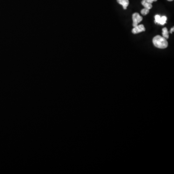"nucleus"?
<instances>
[{
  "label": "nucleus",
  "instance_id": "obj_1",
  "mask_svg": "<svg viewBox=\"0 0 174 174\" xmlns=\"http://www.w3.org/2000/svg\"><path fill=\"white\" fill-rule=\"evenodd\" d=\"M154 46L157 48L164 49L168 47V42L166 39L160 35H157L153 38L152 40Z\"/></svg>",
  "mask_w": 174,
  "mask_h": 174
},
{
  "label": "nucleus",
  "instance_id": "obj_2",
  "mask_svg": "<svg viewBox=\"0 0 174 174\" xmlns=\"http://www.w3.org/2000/svg\"><path fill=\"white\" fill-rule=\"evenodd\" d=\"M133 21V27H136L137 25H138V24L140 22L142 21L143 18L141 16H140V15L138 13H134L132 16Z\"/></svg>",
  "mask_w": 174,
  "mask_h": 174
},
{
  "label": "nucleus",
  "instance_id": "obj_3",
  "mask_svg": "<svg viewBox=\"0 0 174 174\" xmlns=\"http://www.w3.org/2000/svg\"><path fill=\"white\" fill-rule=\"evenodd\" d=\"M145 30L146 29L143 25L140 24L139 25H138L136 27H133L132 30V33L133 34H137L141 32H144Z\"/></svg>",
  "mask_w": 174,
  "mask_h": 174
},
{
  "label": "nucleus",
  "instance_id": "obj_4",
  "mask_svg": "<svg viewBox=\"0 0 174 174\" xmlns=\"http://www.w3.org/2000/svg\"><path fill=\"white\" fill-rule=\"evenodd\" d=\"M117 2H118L119 4L122 5L124 9H127V7L128 6L129 4V0H117Z\"/></svg>",
  "mask_w": 174,
  "mask_h": 174
},
{
  "label": "nucleus",
  "instance_id": "obj_5",
  "mask_svg": "<svg viewBox=\"0 0 174 174\" xmlns=\"http://www.w3.org/2000/svg\"><path fill=\"white\" fill-rule=\"evenodd\" d=\"M141 4L143 5V6H144L145 8H147V9H148L149 10L152 8V4H150L149 2H147L146 1H145L144 0H143L142 1Z\"/></svg>",
  "mask_w": 174,
  "mask_h": 174
},
{
  "label": "nucleus",
  "instance_id": "obj_6",
  "mask_svg": "<svg viewBox=\"0 0 174 174\" xmlns=\"http://www.w3.org/2000/svg\"><path fill=\"white\" fill-rule=\"evenodd\" d=\"M162 32V37H164L166 39L169 38V33H168L167 28H165V27L163 28Z\"/></svg>",
  "mask_w": 174,
  "mask_h": 174
},
{
  "label": "nucleus",
  "instance_id": "obj_7",
  "mask_svg": "<svg viewBox=\"0 0 174 174\" xmlns=\"http://www.w3.org/2000/svg\"><path fill=\"white\" fill-rule=\"evenodd\" d=\"M166 20H167V17L166 16H161L159 24L162 25H164L166 23Z\"/></svg>",
  "mask_w": 174,
  "mask_h": 174
},
{
  "label": "nucleus",
  "instance_id": "obj_8",
  "mask_svg": "<svg viewBox=\"0 0 174 174\" xmlns=\"http://www.w3.org/2000/svg\"><path fill=\"white\" fill-rule=\"evenodd\" d=\"M150 12V10L148 9H147V8H144L141 11V13L142 15L144 16H146Z\"/></svg>",
  "mask_w": 174,
  "mask_h": 174
},
{
  "label": "nucleus",
  "instance_id": "obj_9",
  "mask_svg": "<svg viewBox=\"0 0 174 174\" xmlns=\"http://www.w3.org/2000/svg\"><path fill=\"white\" fill-rule=\"evenodd\" d=\"M161 16L159 15H156L155 16V22L156 23L159 24L160 21Z\"/></svg>",
  "mask_w": 174,
  "mask_h": 174
},
{
  "label": "nucleus",
  "instance_id": "obj_10",
  "mask_svg": "<svg viewBox=\"0 0 174 174\" xmlns=\"http://www.w3.org/2000/svg\"><path fill=\"white\" fill-rule=\"evenodd\" d=\"M145 1H146L147 2H149L150 4H152L153 2H156L157 0H144Z\"/></svg>",
  "mask_w": 174,
  "mask_h": 174
},
{
  "label": "nucleus",
  "instance_id": "obj_11",
  "mask_svg": "<svg viewBox=\"0 0 174 174\" xmlns=\"http://www.w3.org/2000/svg\"><path fill=\"white\" fill-rule=\"evenodd\" d=\"M174 27H173V28H172V29H171L170 30L171 34H172V33H173V32H174Z\"/></svg>",
  "mask_w": 174,
  "mask_h": 174
},
{
  "label": "nucleus",
  "instance_id": "obj_12",
  "mask_svg": "<svg viewBox=\"0 0 174 174\" xmlns=\"http://www.w3.org/2000/svg\"><path fill=\"white\" fill-rule=\"evenodd\" d=\"M167 1H173V0H167Z\"/></svg>",
  "mask_w": 174,
  "mask_h": 174
}]
</instances>
